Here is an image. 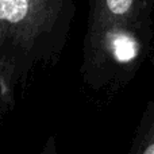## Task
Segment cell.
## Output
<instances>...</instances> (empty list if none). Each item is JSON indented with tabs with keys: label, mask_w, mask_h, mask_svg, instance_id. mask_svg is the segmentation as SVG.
<instances>
[{
	"label": "cell",
	"mask_w": 154,
	"mask_h": 154,
	"mask_svg": "<svg viewBox=\"0 0 154 154\" xmlns=\"http://www.w3.org/2000/svg\"><path fill=\"white\" fill-rule=\"evenodd\" d=\"M75 15V0H0V84L11 108L18 85L60 60Z\"/></svg>",
	"instance_id": "1"
},
{
	"label": "cell",
	"mask_w": 154,
	"mask_h": 154,
	"mask_svg": "<svg viewBox=\"0 0 154 154\" xmlns=\"http://www.w3.org/2000/svg\"><path fill=\"white\" fill-rule=\"evenodd\" d=\"M154 24L87 22L82 81L95 92H115L137 76L153 48Z\"/></svg>",
	"instance_id": "2"
},
{
	"label": "cell",
	"mask_w": 154,
	"mask_h": 154,
	"mask_svg": "<svg viewBox=\"0 0 154 154\" xmlns=\"http://www.w3.org/2000/svg\"><path fill=\"white\" fill-rule=\"evenodd\" d=\"M154 0H88L87 22L154 24Z\"/></svg>",
	"instance_id": "3"
},
{
	"label": "cell",
	"mask_w": 154,
	"mask_h": 154,
	"mask_svg": "<svg viewBox=\"0 0 154 154\" xmlns=\"http://www.w3.org/2000/svg\"><path fill=\"white\" fill-rule=\"evenodd\" d=\"M128 154H154V99L147 101L142 112Z\"/></svg>",
	"instance_id": "4"
},
{
	"label": "cell",
	"mask_w": 154,
	"mask_h": 154,
	"mask_svg": "<svg viewBox=\"0 0 154 154\" xmlns=\"http://www.w3.org/2000/svg\"><path fill=\"white\" fill-rule=\"evenodd\" d=\"M11 107L8 106L7 103H5L4 97H3V92H2V84H0V119H2L3 116H4L5 114H8V112L11 111Z\"/></svg>",
	"instance_id": "5"
}]
</instances>
